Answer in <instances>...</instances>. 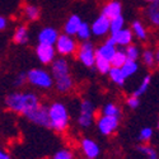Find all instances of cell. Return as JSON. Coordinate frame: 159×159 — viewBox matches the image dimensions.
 Masks as SVG:
<instances>
[{
  "label": "cell",
  "instance_id": "17",
  "mask_svg": "<svg viewBox=\"0 0 159 159\" xmlns=\"http://www.w3.org/2000/svg\"><path fill=\"white\" fill-rule=\"evenodd\" d=\"M102 14H104L106 17H108L110 19H113L116 17L122 16V5H121V3L117 2V0L108 2L107 4H104V7L102 8Z\"/></svg>",
  "mask_w": 159,
  "mask_h": 159
},
{
  "label": "cell",
  "instance_id": "1",
  "mask_svg": "<svg viewBox=\"0 0 159 159\" xmlns=\"http://www.w3.org/2000/svg\"><path fill=\"white\" fill-rule=\"evenodd\" d=\"M4 104L9 111L25 117L31 111L38 107L41 102L38 96L32 92H13L5 97Z\"/></svg>",
  "mask_w": 159,
  "mask_h": 159
},
{
  "label": "cell",
  "instance_id": "35",
  "mask_svg": "<svg viewBox=\"0 0 159 159\" xmlns=\"http://www.w3.org/2000/svg\"><path fill=\"white\" fill-rule=\"evenodd\" d=\"M52 159H74V154L69 149H60L54 154Z\"/></svg>",
  "mask_w": 159,
  "mask_h": 159
},
{
  "label": "cell",
  "instance_id": "36",
  "mask_svg": "<svg viewBox=\"0 0 159 159\" xmlns=\"http://www.w3.org/2000/svg\"><path fill=\"white\" fill-rule=\"evenodd\" d=\"M25 83H28V80H27V73H19L18 75H16L14 79H13V85H14V87H22Z\"/></svg>",
  "mask_w": 159,
  "mask_h": 159
},
{
  "label": "cell",
  "instance_id": "25",
  "mask_svg": "<svg viewBox=\"0 0 159 159\" xmlns=\"http://www.w3.org/2000/svg\"><path fill=\"white\" fill-rule=\"evenodd\" d=\"M127 60H129V57L126 55V51L125 50H117L111 64H112V66H115V68H122Z\"/></svg>",
  "mask_w": 159,
  "mask_h": 159
},
{
  "label": "cell",
  "instance_id": "14",
  "mask_svg": "<svg viewBox=\"0 0 159 159\" xmlns=\"http://www.w3.org/2000/svg\"><path fill=\"white\" fill-rule=\"evenodd\" d=\"M60 34L56 28L54 27H45L39 31L37 36V41L38 43H47V45H55L56 41L59 39Z\"/></svg>",
  "mask_w": 159,
  "mask_h": 159
},
{
  "label": "cell",
  "instance_id": "40",
  "mask_svg": "<svg viewBox=\"0 0 159 159\" xmlns=\"http://www.w3.org/2000/svg\"><path fill=\"white\" fill-rule=\"evenodd\" d=\"M155 57H157V66H159V47L155 50Z\"/></svg>",
  "mask_w": 159,
  "mask_h": 159
},
{
  "label": "cell",
  "instance_id": "38",
  "mask_svg": "<svg viewBox=\"0 0 159 159\" xmlns=\"http://www.w3.org/2000/svg\"><path fill=\"white\" fill-rule=\"evenodd\" d=\"M8 25V19L5 17H0V30L4 31Z\"/></svg>",
  "mask_w": 159,
  "mask_h": 159
},
{
  "label": "cell",
  "instance_id": "7",
  "mask_svg": "<svg viewBox=\"0 0 159 159\" xmlns=\"http://www.w3.org/2000/svg\"><path fill=\"white\" fill-rule=\"evenodd\" d=\"M120 125V117L102 115L97 120V129L103 136H110L115 134Z\"/></svg>",
  "mask_w": 159,
  "mask_h": 159
},
{
  "label": "cell",
  "instance_id": "10",
  "mask_svg": "<svg viewBox=\"0 0 159 159\" xmlns=\"http://www.w3.org/2000/svg\"><path fill=\"white\" fill-rule=\"evenodd\" d=\"M92 33L96 37H102L106 36L107 33H111V19L106 17L104 14H101L94 19L92 23Z\"/></svg>",
  "mask_w": 159,
  "mask_h": 159
},
{
  "label": "cell",
  "instance_id": "6",
  "mask_svg": "<svg viewBox=\"0 0 159 159\" xmlns=\"http://www.w3.org/2000/svg\"><path fill=\"white\" fill-rule=\"evenodd\" d=\"M76 56L79 59L85 68H93L96 65V60H97V54H96V48L93 46V43L89 41H84L79 45Z\"/></svg>",
  "mask_w": 159,
  "mask_h": 159
},
{
  "label": "cell",
  "instance_id": "3",
  "mask_svg": "<svg viewBox=\"0 0 159 159\" xmlns=\"http://www.w3.org/2000/svg\"><path fill=\"white\" fill-rule=\"evenodd\" d=\"M27 80L31 85L38 89H50L55 84V79L52 74L39 68L32 69L27 73Z\"/></svg>",
  "mask_w": 159,
  "mask_h": 159
},
{
  "label": "cell",
  "instance_id": "22",
  "mask_svg": "<svg viewBox=\"0 0 159 159\" xmlns=\"http://www.w3.org/2000/svg\"><path fill=\"white\" fill-rule=\"evenodd\" d=\"M111 80L116 84V85H124L125 84V80H126V75L124 74L122 69L121 68H115L112 66L110 73H108Z\"/></svg>",
  "mask_w": 159,
  "mask_h": 159
},
{
  "label": "cell",
  "instance_id": "15",
  "mask_svg": "<svg viewBox=\"0 0 159 159\" xmlns=\"http://www.w3.org/2000/svg\"><path fill=\"white\" fill-rule=\"evenodd\" d=\"M111 38L116 42L117 46L127 47L129 45L132 43V39H134V32H132L130 28H124L120 32L111 34Z\"/></svg>",
  "mask_w": 159,
  "mask_h": 159
},
{
  "label": "cell",
  "instance_id": "31",
  "mask_svg": "<svg viewBox=\"0 0 159 159\" xmlns=\"http://www.w3.org/2000/svg\"><path fill=\"white\" fill-rule=\"evenodd\" d=\"M124 28H125V19H124L122 16L111 19V34L120 32Z\"/></svg>",
  "mask_w": 159,
  "mask_h": 159
},
{
  "label": "cell",
  "instance_id": "30",
  "mask_svg": "<svg viewBox=\"0 0 159 159\" xmlns=\"http://www.w3.org/2000/svg\"><path fill=\"white\" fill-rule=\"evenodd\" d=\"M24 16L30 20H37L39 18V9L36 5L27 4L24 7Z\"/></svg>",
  "mask_w": 159,
  "mask_h": 159
},
{
  "label": "cell",
  "instance_id": "24",
  "mask_svg": "<svg viewBox=\"0 0 159 159\" xmlns=\"http://www.w3.org/2000/svg\"><path fill=\"white\" fill-rule=\"evenodd\" d=\"M93 34L92 33V27L88 24V23H82V25H80V28H79V31L76 32V38L79 39V41H82V42H84V41H88V39L90 38V36Z\"/></svg>",
  "mask_w": 159,
  "mask_h": 159
},
{
  "label": "cell",
  "instance_id": "37",
  "mask_svg": "<svg viewBox=\"0 0 159 159\" xmlns=\"http://www.w3.org/2000/svg\"><path fill=\"white\" fill-rule=\"evenodd\" d=\"M126 103H127V106H129V108L135 110V108L139 107L140 101H139V97H136V96L132 94V96H130V97L126 99Z\"/></svg>",
  "mask_w": 159,
  "mask_h": 159
},
{
  "label": "cell",
  "instance_id": "28",
  "mask_svg": "<svg viewBox=\"0 0 159 159\" xmlns=\"http://www.w3.org/2000/svg\"><path fill=\"white\" fill-rule=\"evenodd\" d=\"M136 149L141 154H144L145 157H147V159H159L155 149L153 147H150V145H148V144H140V145H138Z\"/></svg>",
  "mask_w": 159,
  "mask_h": 159
},
{
  "label": "cell",
  "instance_id": "16",
  "mask_svg": "<svg viewBox=\"0 0 159 159\" xmlns=\"http://www.w3.org/2000/svg\"><path fill=\"white\" fill-rule=\"evenodd\" d=\"M145 17L153 27L159 28V0H154L153 3H149V5L145 9Z\"/></svg>",
  "mask_w": 159,
  "mask_h": 159
},
{
  "label": "cell",
  "instance_id": "33",
  "mask_svg": "<svg viewBox=\"0 0 159 159\" xmlns=\"http://www.w3.org/2000/svg\"><path fill=\"white\" fill-rule=\"evenodd\" d=\"M125 51H126V55L129 57V60H134L136 61L140 56V48L136 46V45H129L127 47H125Z\"/></svg>",
  "mask_w": 159,
  "mask_h": 159
},
{
  "label": "cell",
  "instance_id": "32",
  "mask_svg": "<svg viewBox=\"0 0 159 159\" xmlns=\"http://www.w3.org/2000/svg\"><path fill=\"white\" fill-rule=\"evenodd\" d=\"M102 115H108V116H117V117H120V116H121V111H120V108H118L115 103H107V104H104V107H103V110H102Z\"/></svg>",
  "mask_w": 159,
  "mask_h": 159
},
{
  "label": "cell",
  "instance_id": "18",
  "mask_svg": "<svg viewBox=\"0 0 159 159\" xmlns=\"http://www.w3.org/2000/svg\"><path fill=\"white\" fill-rule=\"evenodd\" d=\"M82 23H83V20L79 16H76V14L70 16L64 24V33L70 34V36H75L76 32L79 31V28H80Z\"/></svg>",
  "mask_w": 159,
  "mask_h": 159
},
{
  "label": "cell",
  "instance_id": "42",
  "mask_svg": "<svg viewBox=\"0 0 159 159\" xmlns=\"http://www.w3.org/2000/svg\"><path fill=\"white\" fill-rule=\"evenodd\" d=\"M158 129H159V120H158Z\"/></svg>",
  "mask_w": 159,
  "mask_h": 159
},
{
  "label": "cell",
  "instance_id": "5",
  "mask_svg": "<svg viewBox=\"0 0 159 159\" xmlns=\"http://www.w3.org/2000/svg\"><path fill=\"white\" fill-rule=\"evenodd\" d=\"M55 48H56V52L60 56L65 57V56L74 55L75 52H78L79 46L76 43V39L74 38V36L62 33V34H60L59 39L55 43Z\"/></svg>",
  "mask_w": 159,
  "mask_h": 159
},
{
  "label": "cell",
  "instance_id": "8",
  "mask_svg": "<svg viewBox=\"0 0 159 159\" xmlns=\"http://www.w3.org/2000/svg\"><path fill=\"white\" fill-rule=\"evenodd\" d=\"M25 118L30 120L34 125L42 126V127H51L48 107H46L43 104H39L38 107H36L33 111H31L27 116H25Z\"/></svg>",
  "mask_w": 159,
  "mask_h": 159
},
{
  "label": "cell",
  "instance_id": "2",
  "mask_svg": "<svg viewBox=\"0 0 159 159\" xmlns=\"http://www.w3.org/2000/svg\"><path fill=\"white\" fill-rule=\"evenodd\" d=\"M48 115H50V122L52 130L57 132H62L68 129L69 126V111L66 108V106L62 102H52L48 106Z\"/></svg>",
  "mask_w": 159,
  "mask_h": 159
},
{
  "label": "cell",
  "instance_id": "12",
  "mask_svg": "<svg viewBox=\"0 0 159 159\" xmlns=\"http://www.w3.org/2000/svg\"><path fill=\"white\" fill-rule=\"evenodd\" d=\"M51 74L54 79H59L66 75H70V65L64 56L55 59L54 62L51 64Z\"/></svg>",
  "mask_w": 159,
  "mask_h": 159
},
{
  "label": "cell",
  "instance_id": "11",
  "mask_svg": "<svg viewBox=\"0 0 159 159\" xmlns=\"http://www.w3.org/2000/svg\"><path fill=\"white\" fill-rule=\"evenodd\" d=\"M80 148L87 159H97L101 154L99 145L90 138H84L80 141Z\"/></svg>",
  "mask_w": 159,
  "mask_h": 159
},
{
  "label": "cell",
  "instance_id": "27",
  "mask_svg": "<svg viewBox=\"0 0 159 159\" xmlns=\"http://www.w3.org/2000/svg\"><path fill=\"white\" fill-rule=\"evenodd\" d=\"M121 69H122L124 74L126 75V78H130V76L135 75V74L138 73V70H139V65H138V62L134 61V60H127Z\"/></svg>",
  "mask_w": 159,
  "mask_h": 159
},
{
  "label": "cell",
  "instance_id": "4",
  "mask_svg": "<svg viewBox=\"0 0 159 159\" xmlns=\"http://www.w3.org/2000/svg\"><path fill=\"white\" fill-rule=\"evenodd\" d=\"M94 104L89 99H83L79 106V115L76 117V122L79 125V127L82 129H88L92 126L94 120Z\"/></svg>",
  "mask_w": 159,
  "mask_h": 159
},
{
  "label": "cell",
  "instance_id": "20",
  "mask_svg": "<svg viewBox=\"0 0 159 159\" xmlns=\"http://www.w3.org/2000/svg\"><path fill=\"white\" fill-rule=\"evenodd\" d=\"M30 39L28 36V28L25 25H19V27L14 31V34H13V41L18 45H24L27 43Z\"/></svg>",
  "mask_w": 159,
  "mask_h": 159
},
{
  "label": "cell",
  "instance_id": "29",
  "mask_svg": "<svg viewBox=\"0 0 159 159\" xmlns=\"http://www.w3.org/2000/svg\"><path fill=\"white\" fill-rule=\"evenodd\" d=\"M96 69L101 73V74H108L111 68H112V64L111 61L106 60V59H102V57H98L97 56V60H96Z\"/></svg>",
  "mask_w": 159,
  "mask_h": 159
},
{
  "label": "cell",
  "instance_id": "9",
  "mask_svg": "<svg viewBox=\"0 0 159 159\" xmlns=\"http://www.w3.org/2000/svg\"><path fill=\"white\" fill-rule=\"evenodd\" d=\"M56 48L55 45H47V43H38L36 47V56L38 61L43 65H51L56 59Z\"/></svg>",
  "mask_w": 159,
  "mask_h": 159
},
{
  "label": "cell",
  "instance_id": "13",
  "mask_svg": "<svg viewBox=\"0 0 159 159\" xmlns=\"http://www.w3.org/2000/svg\"><path fill=\"white\" fill-rule=\"evenodd\" d=\"M116 42L113 41V39L110 37L107 41H106L103 45H101L99 47L96 48V54L98 57H102V59H106V60H108V61H112L115 54H116Z\"/></svg>",
  "mask_w": 159,
  "mask_h": 159
},
{
  "label": "cell",
  "instance_id": "39",
  "mask_svg": "<svg viewBox=\"0 0 159 159\" xmlns=\"http://www.w3.org/2000/svg\"><path fill=\"white\" fill-rule=\"evenodd\" d=\"M0 159H11V155L8 152L2 150V152H0Z\"/></svg>",
  "mask_w": 159,
  "mask_h": 159
},
{
  "label": "cell",
  "instance_id": "26",
  "mask_svg": "<svg viewBox=\"0 0 159 159\" xmlns=\"http://www.w3.org/2000/svg\"><path fill=\"white\" fill-rule=\"evenodd\" d=\"M150 82H152V75H145V76L143 78V80L140 82L139 87L135 89V92H134L132 94L136 96V97L143 96V94L145 93V92H147V90L149 89V87H150Z\"/></svg>",
  "mask_w": 159,
  "mask_h": 159
},
{
  "label": "cell",
  "instance_id": "19",
  "mask_svg": "<svg viewBox=\"0 0 159 159\" xmlns=\"http://www.w3.org/2000/svg\"><path fill=\"white\" fill-rule=\"evenodd\" d=\"M54 85H55L56 90L60 92V93H68V92H70L74 87V80H73L71 75H66V76L55 79Z\"/></svg>",
  "mask_w": 159,
  "mask_h": 159
},
{
  "label": "cell",
  "instance_id": "41",
  "mask_svg": "<svg viewBox=\"0 0 159 159\" xmlns=\"http://www.w3.org/2000/svg\"><path fill=\"white\" fill-rule=\"evenodd\" d=\"M145 2H148V3H153L154 0H145Z\"/></svg>",
  "mask_w": 159,
  "mask_h": 159
},
{
  "label": "cell",
  "instance_id": "21",
  "mask_svg": "<svg viewBox=\"0 0 159 159\" xmlns=\"http://www.w3.org/2000/svg\"><path fill=\"white\" fill-rule=\"evenodd\" d=\"M131 31L134 32V36L140 39V41H145L148 38V32H147V28L145 25L140 22V20H134L131 24Z\"/></svg>",
  "mask_w": 159,
  "mask_h": 159
},
{
  "label": "cell",
  "instance_id": "23",
  "mask_svg": "<svg viewBox=\"0 0 159 159\" xmlns=\"http://www.w3.org/2000/svg\"><path fill=\"white\" fill-rule=\"evenodd\" d=\"M141 60L143 64L147 66V68L152 69L157 65V57H155V51H153L152 48H147L143 51L141 54Z\"/></svg>",
  "mask_w": 159,
  "mask_h": 159
},
{
  "label": "cell",
  "instance_id": "34",
  "mask_svg": "<svg viewBox=\"0 0 159 159\" xmlns=\"http://www.w3.org/2000/svg\"><path fill=\"white\" fill-rule=\"evenodd\" d=\"M153 135H154V131H153V129L152 127H144V129H141L140 130V132H139V140L141 141V143H149L152 139H153Z\"/></svg>",
  "mask_w": 159,
  "mask_h": 159
}]
</instances>
